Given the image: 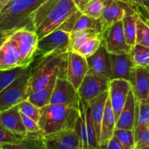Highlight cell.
Returning <instances> with one entry per match:
<instances>
[{
  "label": "cell",
  "instance_id": "ffe728a7",
  "mask_svg": "<svg viewBox=\"0 0 149 149\" xmlns=\"http://www.w3.org/2000/svg\"><path fill=\"white\" fill-rule=\"evenodd\" d=\"M0 123L13 133L21 135H25L27 133L17 105L0 112Z\"/></svg>",
  "mask_w": 149,
  "mask_h": 149
},
{
  "label": "cell",
  "instance_id": "52a82bcc",
  "mask_svg": "<svg viewBox=\"0 0 149 149\" xmlns=\"http://www.w3.org/2000/svg\"><path fill=\"white\" fill-rule=\"evenodd\" d=\"M9 36L16 42L20 56V65L26 68L33 63L37 47L38 38L35 31L27 29H18Z\"/></svg>",
  "mask_w": 149,
  "mask_h": 149
},
{
  "label": "cell",
  "instance_id": "9c48e42d",
  "mask_svg": "<svg viewBox=\"0 0 149 149\" xmlns=\"http://www.w3.org/2000/svg\"><path fill=\"white\" fill-rule=\"evenodd\" d=\"M109 83L110 79L107 77L88 71L77 90L79 97L81 101L87 103L108 91Z\"/></svg>",
  "mask_w": 149,
  "mask_h": 149
},
{
  "label": "cell",
  "instance_id": "f546056e",
  "mask_svg": "<svg viewBox=\"0 0 149 149\" xmlns=\"http://www.w3.org/2000/svg\"><path fill=\"white\" fill-rule=\"evenodd\" d=\"M149 122V105L135 99V118L134 130L138 127H146Z\"/></svg>",
  "mask_w": 149,
  "mask_h": 149
},
{
  "label": "cell",
  "instance_id": "8fae6325",
  "mask_svg": "<svg viewBox=\"0 0 149 149\" xmlns=\"http://www.w3.org/2000/svg\"><path fill=\"white\" fill-rule=\"evenodd\" d=\"M45 149H83L81 140L74 129H66L44 135Z\"/></svg>",
  "mask_w": 149,
  "mask_h": 149
},
{
  "label": "cell",
  "instance_id": "603a6c76",
  "mask_svg": "<svg viewBox=\"0 0 149 149\" xmlns=\"http://www.w3.org/2000/svg\"><path fill=\"white\" fill-rule=\"evenodd\" d=\"M2 149H45L44 135L42 132H27L18 143L5 145Z\"/></svg>",
  "mask_w": 149,
  "mask_h": 149
},
{
  "label": "cell",
  "instance_id": "ba28073f",
  "mask_svg": "<svg viewBox=\"0 0 149 149\" xmlns=\"http://www.w3.org/2000/svg\"><path fill=\"white\" fill-rule=\"evenodd\" d=\"M136 11V5L129 0H106V6L99 18L102 25V33L113 23Z\"/></svg>",
  "mask_w": 149,
  "mask_h": 149
},
{
  "label": "cell",
  "instance_id": "6da1fadb",
  "mask_svg": "<svg viewBox=\"0 0 149 149\" xmlns=\"http://www.w3.org/2000/svg\"><path fill=\"white\" fill-rule=\"evenodd\" d=\"M46 1L10 0L0 12V44L15 31L22 29L32 31L33 15Z\"/></svg>",
  "mask_w": 149,
  "mask_h": 149
},
{
  "label": "cell",
  "instance_id": "60d3db41",
  "mask_svg": "<svg viewBox=\"0 0 149 149\" xmlns=\"http://www.w3.org/2000/svg\"><path fill=\"white\" fill-rule=\"evenodd\" d=\"M106 149H125L120 141L117 139L115 136L112 137L109 141Z\"/></svg>",
  "mask_w": 149,
  "mask_h": 149
},
{
  "label": "cell",
  "instance_id": "7bdbcfd3",
  "mask_svg": "<svg viewBox=\"0 0 149 149\" xmlns=\"http://www.w3.org/2000/svg\"><path fill=\"white\" fill-rule=\"evenodd\" d=\"M136 9H137V12H138V13L144 15H146V17H149V11L148 10H145V9L143 8V7L140 5H136Z\"/></svg>",
  "mask_w": 149,
  "mask_h": 149
},
{
  "label": "cell",
  "instance_id": "8992f818",
  "mask_svg": "<svg viewBox=\"0 0 149 149\" xmlns=\"http://www.w3.org/2000/svg\"><path fill=\"white\" fill-rule=\"evenodd\" d=\"M71 50L70 33L58 29L39 39L35 58L52 53H63Z\"/></svg>",
  "mask_w": 149,
  "mask_h": 149
},
{
  "label": "cell",
  "instance_id": "74e56055",
  "mask_svg": "<svg viewBox=\"0 0 149 149\" xmlns=\"http://www.w3.org/2000/svg\"><path fill=\"white\" fill-rule=\"evenodd\" d=\"M135 149L149 148V129L147 127H138L135 130Z\"/></svg>",
  "mask_w": 149,
  "mask_h": 149
},
{
  "label": "cell",
  "instance_id": "5b68a950",
  "mask_svg": "<svg viewBox=\"0 0 149 149\" xmlns=\"http://www.w3.org/2000/svg\"><path fill=\"white\" fill-rule=\"evenodd\" d=\"M31 74V65L15 80L0 92V112L17 106L28 97V87Z\"/></svg>",
  "mask_w": 149,
  "mask_h": 149
},
{
  "label": "cell",
  "instance_id": "f6af8a7d",
  "mask_svg": "<svg viewBox=\"0 0 149 149\" xmlns=\"http://www.w3.org/2000/svg\"><path fill=\"white\" fill-rule=\"evenodd\" d=\"M131 3L135 4V5H139V4H142L143 1H146V0H129Z\"/></svg>",
  "mask_w": 149,
  "mask_h": 149
},
{
  "label": "cell",
  "instance_id": "44dd1931",
  "mask_svg": "<svg viewBox=\"0 0 149 149\" xmlns=\"http://www.w3.org/2000/svg\"><path fill=\"white\" fill-rule=\"evenodd\" d=\"M135 118V97L130 89L126 102L116 122V128L134 130Z\"/></svg>",
  "mask_w": 149,
  "mask_h": 149
},
{
  "label": "cell",
  "instance_id": "ee69618b",
  "mask_svg": "<svg viewBox=\"0 0 149 149\" xmlns=\"http://www.w3.org/2000/svg\"><path fill=\"white\" fill-rule=\"evenodd\" d=\"M139 5L141 6V7H142L143 8L145 9V10H148L149 11V0H146V1H143L142 4H139Z\"/></svg>",
  "mask_w": 149,
  "mask_h": 149
},
{
  "label": "cell",
  "instance_id": "d6986e66",
  "mask_svg": "<svg viewBox=\"0 0 149 149\" xmlns=\"http://www.w3.org/2000/svg\"><path fill=\"white\" fill-rule=\"evenodd\" d=\"M115 129H116V119L111 105L110 100L108 96L106 106H105L104 114L100 126V139H99L100 149L107 148L108 143L113 137Z\"/></svg>",
  "mask_w": 149,
  "mask_h": 149
},
{
  "label": "cell",
  "instance_id": "b9f144b4",
  "mask_svg": "<svg viewBox=\"0 0 149 149\" xmlns=\"http://www.w3.org/2000/svg\"><path fill=\"white\" fill-rule=\"evenodd\" d=\"M90 1H91V0H73L74 4H75L76 5H77V7L79 8V10L81 7H83L84 4H86L87 2H89Z\"/></svg>",
  "mask_w": 149,
  "mask_h": 149
},
{
  "label": "cell",
  "instance_id": "484cf974",
  "mask_svg": "<svg viewBox=\"0 0 149 149\" xmlns=\"http://www.w3.org/2000/svg\"><path fill=\"white\" fill-rule=\"evenodd\" d=\"M102 36L101 32L94 29L74 31L70 33V46L71 50L77 52V49L86 42L92 38Z\"/></svg>",
  "mask_w": 149,
  "mask_h": 149
},
{
  "label": "cell",
  "instance_id": "2e32d148",
  "mask_svg": "<svg viewBox=\"0 0 149 149\" xmlns=\"http://www.w3.org/2000/svg\"><path fill=\"white\" fill-rule=\"evenodd\" d=\"M89 71L107 77L111 80V68L110 53L105 47L104 45L100 44L95 52L89 58H86Z\"/></svg>",
  "mask_w": 149,
  "mask_h": 149
},
{
  "label": "cell",
  "instance_id": "ab89813d",
  "mask_svg": "<svg viewBox=\"0 0 149 149\" xmlns=\"http://www.w3.org/2000/svg\"><path fill=\"white\" fill-rule=\"evenodd\" d=\"M81 14V11L79 10L78 11L76 12L75 13L72 15L71 16H70L61 26H60L58 29H62V30L68 32V33H71L73 29H74V26L75 25L76 22H77V19L79 17L80 15Z\"/></svg>",
  "mask_w": 149,
  "mask_h": 149
},
{
  "label": "cell",
  "instance_id": "f907efd6",
  "mask_svg": "<svg viewBox=\"0 0 149 149\" xmlns=\"http://www.w3.org/2000/svg\"><path fill=\"white\" fill-rule=\"evenodd\" d=\"M147 128H148V129H149V122L148 123V125H147Z\"/></svg>",
  "mask_w": 149,
  "mask_h": 149
},
{
  "label": "cell",
  "instance_id": "9a60e30c",
  "mask_svg": "<svg viewBox=\"0 0 149 149\" xmlns=\"http://www.w3.org/2000/svg\"><path fill=\"white\" fill-rule=\"evenodd\" d=\"M20 65L18 47L14 39L8 36L0 44V70H10Z\"/></svg>",
  "mask_w": 149,
  "mask_h": 149
},
{
  "label": "cell",
  "instance_id": "d590c367",
  "mask_svg": "<svg viewBox=\"0 0 149 149\" xmlns=\"http://www.w3.org/2000/svg\"><path fill=\"white\" fill-rule=\"evenodd\" d=\"M101 41L102 36L92 38L90 40L86 42L84 45H81L77 49V52H78L79 55L84 57L85 58H89L97 51V49H98L100 44H101Z\"/></svg>",
  "mask_w": 149,
  "mask_h": 149
},
{
  "label": "cell",
  "instance_id": "7c38bea8",
  "mask_svg": "<svg viewBox=\"0 0 149 149\" xmlns=\"http://www.w3.org/2000/svg\"><path fill=\"white\" fill-rule=\"evenodd\" d=\"M50 103L78 109V93L65 77H58L56 79Z\"/></svg>",
  "mask_w": 149,
  "mask_h": 149
},
{
  "label": "cell",
  "instance_id": "e575fe53",
  "mask_svg": "<svg viewBox=\"0 0 149 149\" xmlns=\"http://www.w3.org/2000/svg\"><path fill=\"white\" fill-rule=\"evenodd\" d=\"M17 107H18L19 111L20 112V113L33 119L37 123L39 122L41 115L40 108H38L37 106L33 105L27 99L19 103L17 105Z\"/></svg>",
  "mask_w": 149,
  "mask_h": 149
},
{
  "label": "cell",
  "instance_id": "30bf717a",
  "mask_svg": "<svg viewBox=\"0 0 149 149\" xmlns=\"http://www.w3.org/2000/svg\"><path fill=\"white\" fill-rule=\"evenodd\" d=\"M102 43L111 54L129 53L131 47L125 39L122 20L113 23L102 33Z\"/></svg>",
  "mask_w": 149,
  "mask_h": 149
},
{
  "label": "cell",
  "instance_id": "d6a6232c",
  "mask_svg": "<svg viewBox=\"0 0 149 149\" xmlns=\"http://www.w3.org/2000/svg\"><path fill=\"white\" fill-rule=\"evenodd\" d=\"M26 68L20 66L10 70H0V92L23 74Z\"/></svg>",
  "mask_w": 149,
  "mask_h": 149
},
{
  "label": "cell",
  "instance_id": "7a4b0ae2",
  "mask_svg": "<svg viewBox=\"0 0 149 149\" xmlns=\"http://www.w3.org/2000/svg\"><path fill=\"white\" fill-rule=\"evenodd\" d=\"M68 52L52 53L45 56L37 57L34 65H31V74L28 87L29 93L46 87L58 77L66 78Z\"/></svg>",
  "mask_w": 149,
  "mask_h": 149
},
{
  "label": "cell",
  "instance_id": "e0dca14e",
  "mask_svg": "<svg viewBox=\"0 0 149 149\" xmlns=\"http://www.w3.org/2000/svg\"><path fill=\"white\" fill-rule=\"evenodd\" d=\"M111 79H122L130 81L131 74L135 68L130 53L111 54Z\"/></svg>",
  "mask_w": 149,
  "mask_h": 149
},
{
  "label": "cell",
  "instance_id": "8d00e7d4",
  "mask_svg": "<svg viewBox=\"0 0 149 149\" xmlns=\"http://www.w3.org/2000/svg\"><path fill=\"white\" fill-rule=\"evenodd\" d=\"M25 135L13 133L4 127L0 123V149H2L5 145L18 143Z\"/></svg>",
  "mask_w": 149,
  "mask_h": 149
},
{
  "label": "cell",
  "instance_id": "1f68e13d",
  "mask_svg": "<svg viewBox=\"0 0 149 149\" xmlns=\"http://www.w3.org/2000/svg\"><path fill=\"white\" fill-rule=\"evenodd\" d=\"M113 136L120 141L125 149H135V138L134 130L116 128Z\"/></svg>",
  "mask_w": 149,
  "mask_h": 149
},
{
  "label": "cell",
  "instance_id": "5bb4252c",
  "mask_svg": "<svg viewBox=\"0 0 149 149\" xmlns=\"http://www.w3.org/2000/svg\"><path fill=\"white\" fill-rule=\"evenodd\" d=\"M130 89L131 84L127 80L122 79H114L110 80L109 87V97L114 113L116 122L126 102Z\"/></svg>",
  "mask_w": 149,
  "mask_h": 149
},
{
  "label": "cell",
  "instance_id": "cb8c5ba5",
  "mask_svg": "<svg viewBox=\"0 0 149 149\" xmlns=\"http://www.w3.org/2000/svg\"><path fill=\"white\" fill-rule=\"evenodd\" d=\"M55 81L56 79L52 80L46 87L29 93L27 100L40 109L49 104Z\"/></svg>",
  "mask_w": 149,
  "mask_h": 149
},
{
  "label": "cell",
  "instance_id": "f35d334b",
  "mask_svg": "<svg viewBox=\"0 0 149 149\" xmlns=\"http://www.w3.org/2000/svg\"><path fill=\"white\" fill-rule=\"evenodd\" d=\"M20 114H21V118L23 125H24L27 132H33H33H42L39 124L36 121L28 117V116H25V115L22 114V113H20Z\"/></svg>",
  "mask_w": 149,
  "mask_h": 149
},
{
  "label": "cell",
  "instance_id": "7dc6e473",
  "mask_svg": "<svg viewBox=\"0 0 149 149\" xmlns=\"http://www.w3.org/2000/svg\"><path fill=\"white\" fill-rule=\"evenodd\" d=\"M10 0H0V12Z\"/></svg>",
  "mask_w": 149,
  "mask_h": 149
},
{
  "label": "cell",
  "instance_id": "bcb514c9",
  "mask_svg": "<svg viewBox=\"0 0 149 149\" xmlns=\"http://www.w3.org/2000/svg\"><path fill=\"white\" fill-rule=\"evenodd\" d=\"M138 14H139L140 17H141V18H142L143 20L144 21H145L146 23V24L148 25V26H149V17H146V15H144L140 14V13H138Z\"/></svg>",
  "mask_w": 149,
  "mask_h": 149
},
{
  "label": "cell",
  "instance_id": "4fadbf2b",
  "mask_svg": "<svg viewBox=\"0 0 149 149\" xmlns=\"http://www.w3.org/2000/svg\"><path fill=\"white\" fill-rule=\"evenodd\" d=\"M88 71L89 68L86 58L75 51H68L66 79L77 91Z\"/></svg>",
  "mask_w": 149,
  "mask_h": 149
},
{
  "label": "cell",
  "instance_id": "4dcf8cb0",
  "mask_svg": "<svg viewBox=\"0 0 149 149\" xmlns=\"http://www.w3.org/2000/svg\"><path fill=\"white\" fill-rule=\"evenodd\" d=\"M106 6V0H91L79 9L82 14L100 18Z\"/></svg>",
  "mask_w": 149,
  "mask_h": 149
},
{
  "label": "cell",
  "instance_id": "3957f363",
  "mask_svg": "<svg viewBox=\"0 0 149 149\" xmlns=\"http://www.w3.org/2000/svg\"><path fill=\"white\" fill-rule=\"evenodd\" d=\"M78 117V109L49 103L41 108L38 124L45 135L62 130L74 129Z\"/></svg>",
  "mask_w": 149,
  "mask_h": 149
},
{
  "label": "cell",
  "instance_id": "83f0119b",
  "mask_svg": "<svg viewBox=\"0 0 149 149\" xmlns=\"http://www.w3.org/2000/svg\"><path fill=\"white\" fill-rule=\"evenodd\" d=\"M135 66L147 67L149 65V48L135 44L130 52Z\"/></svg>",
  "mask_w": 149,
  "mask_h": 149
},
{
  "label": "cell",
  "instance_id": "c3c4849f",
  "mask_svg": "<svg viewBox=\"0 0 149 149\" xmlns=\"http://www.w3.org/2000/svg\"><path fill=\"white\" fill-rule=\"evenodd\" d=\"M143 102H145L146 103H147V104L149 105V93H148V97H147V98L145 100H143Z\"/></svg>",
  "mask_w": 149,
  "mask_h": 149
},
{
  "label": "cell",
  "instance_id": "f1b7e54d",
  "mask_svg": "<svg viewBox=\"0 0 149 149\" xmlns=\"http://www.w3.org/2000/svg\"><path fill=\"white\" fill-rule=\"evenodd\" d=\"M84 103V102H83ZM84 103L86 115V128H87V136L88 149H100L98 143H97V137H96L95 129L91 116L90 109L87 103Z\"/></svg>",
  "mask_w": 149,
  "mask_h": 149
},
{
  "label": "cell",
  "instance_id": "4316f807",
  "mask_svg": "<svg viewBox=\"0 0 149 149\" xmlns=\"http://www.w3.org/2000/svg\"><path fill=\"white\" fill-rule=\"evenodd\" d=\"M94 29L102 33V25L99 18H94L81 13L77 19L75 25L74 26L72 31H79L83 30H90Z\"/></svg>",
  "mask_w": 149,
  "mask_h": 149
},
{
  "label": "cell",
  "instance_id": "836d02e7",
  "mask_svg": "<svg viewBox=\"0 0 149 149\" xmlns=\"http://www.w3.org/2000/svg\"><path fill=\"white\" fill-rule=\"evenodd\" d=\"M136 27L135 44L149 48V26L140 15L137 20Z\"/></svg>",
  "mask_w": 149,
  "mask_h": 149
},
{
  "label": "cell",
  "instance_id": "277c9868",
  "mask_svg": "<svg viewBox=\"0 0 149 149\" xmlns=\"http://www.w3.org/2000/svg\"><path fill=\"white\" fill-rule=\"evenodd\" d=\"M73 0H59L36 30L39 39L58 29L70 16L78 11Z\"/></svg>",
  "mask_w": 149,
  "mask_h": 149
},
{
  "label": "cell",
  "instance_id": "681fc988",
  "mask_svg": "<svg viewBox=\"0 0 149 149\" xmlns=\"http://www.w3.org/2000/svg\"><path fill=\"white\" fill-rule=\"evenodd\" d=\"M146 68H147V69H148V71H149V65H148V66H147V67H146Z\"/></svg>",
  "mask_w": 149,
  "mask_h": 149
},
{
  "label": "cell",
  "instance_id": "d4e9b609",
  "mask_svg": "<svg viewBox=\"0 0 149 149\" xmlns=\"http://www.w3.org/2000/svg\"><path fill=\"white\" fill-rule=\"evenodd\" d=\"M139 17L138 12L127 15L122 19L123 23V29L125 33V39L128 46L131 48L135 45L136 41V23Z\"/></svg>",
  "mask_w": 149,
  "mask_h": 149
},
{
  "label": "cell",
  "instance_id": "7402d4cb",
  "mask_svg": "<svg viewBox=\"0 0 149 149\" xmlns=\"http://www.w3.org/2000/svg\"><path fill=\"white\" fill-rule=\"evenodd\" d=\"M108 96H109V90L87 103V105L90 107V111H91L92 119H93L95 129L96 137H97L98 145L99 139H100V126H101L102 119H103V114H104L105 106H106Z\"/></svg>",
  "mask_w": 149,
  "mask_h": 149
},
{
  "label": "cell",
  "instance_id": "ac0fdd59",
  "mask_svg": "<svg viewBox=\"0 0 149 149\" xmlns=\"http://www.w3.org/2000/svg\"><path fill=\"white\" fill-rule=\"evenodd\" d=\"M130 83L136 100L143 101L149 93V71L146 67L135 66L131 74Z\"/></svg>",
  "mask_w": 149,
  "mask_h": 149
}]
</instances>
